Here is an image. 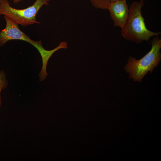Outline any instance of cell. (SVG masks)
<instances>
[{"instance_id":"8992f818","label":"cell","mask_w":161,"mask_h":161,"mask_svg":"<svg viewBox=\"0 0 161 161\" xmlns=\"http://www.w3.org/2000/svg\"><path fill=\"white\" fill-rule=\"evenodd\" d=\"M67 48V43L66 41L61 42L58 46L52 50H49L45 49L42 46V43L38 46L36 49L40 54L42 61V69L39 74L40 81H44L48 75L47 72L48 62L54 53L59 49H66Z\"/></svg>"},{"instance_id":"7a4b0ae2","label":"cell","mask_w":161,"mask_h":161,"mask_svg":"<svg viewBox=\"0 0 161 161\" xmlns=\"http://www.w3.org/2000/svg\"><path fill=\"white\" fill-rule=\"evenodd\" d=\"M151 44V50L140 59L137 60L132 56L129 58L124 69L129 74V78L134 81L141 82L145 75L148 72H152L161 60V39L158 36H154Z\"/></svg>"},{"instance_id":"9c48e42d","label":"cell","mask_w":161,"mask_h":161,"mask_svg":"<svg viewBox=\"0 0 161 161\" xmlns=\"http://www.w3.org/2000/svg\"><path fill=\"white\" fill-rule=\"evenodd\" d=\"M23 0H13V1L15 4H16Z\"/></svg>"},{"instance_id":"5b68a950","label":"cell","mask_w":161,"mask_h":161,"mask_svg":"<svg viewBox=\"0 0 161 161\" xmlns=\"http://www.w3.org/2000/svg\"><path fill=\"white\" fill-rule=\"evenodd\" d=\"M107 9L114 22V26L122 29L125 24L129 15V8L126 1L110 2Z\"/></svg>"},{"instance_id":"277c9868","label":"cell","mask_w":161,"mask_h":161,"mask_svg":"<svg viewBox=\"0 0 161 161\" xmlns=\"http://www.w3.org/2000/svg\"><path fill=\"white\" fill-rule=\"evenodd\" d=\"M6 22L5 28L0 31V47L4 46L8 41L18 40L27 42L34 47L37 41L31 39L29 37L21 31L19 24L9 17L4 16Z\"/></svg>"},{"instance_id":"52a82bcc","label":"cell","mask_w":161,"mask_h":161,"mask_svg":"<svg viewBox=\"0 0 161 161\" xmlns=\"http://www.w3.org/2000/svg\"><path fill=\"white\" fill-rule=\"evenodd\" d=\"M92 5L96 8L107 10L110 0H90Z\"/></svg>"},{"instance_id":"6da1fadb","label":"cell","mask_w":161,"mask_h":161,"mask_svg":"<svg viewBox=\"0 0 161 161\" xmlns=\"http://www.w3.org/2000/svg\"><path fill=\"white\" fill-rule=\"evenodd\" d=\"M144 4V1L140 0L133 2L130 6L128 19L120 31L121 35L127 40L139 44L161 34L160 32L151 31L146 27L141 12Z\"/></svg>"},{"instance_id":"ba28073f","label":"cell","mask_w":161,"mask_h":161,"mask_svg":"<svg viewBox=\"0 0 161 161\" xmlns=\"http://www.w3.org/2000/svg\"><path fill=\"white\" fill-rule=\"evenodd\" d=\"M8 84L6 74L3 70H0V108L2 104L1 93L2 90L7 88Z\"/></svg>"},{"instance_id":"30bf717a","label":"cell","mask_w":161,"mask_h":161,"mask_svg":"<svg viewBox=\"0 0 161 161\" xmlns=\"http://www.w3.org/2000/svg\"><path fill=\"white\" fill-rule=\"evenodd\" d=\"M111 2H114L118 1H126L127 0H110Z\"/></svg>"},{"instance_id":"8fae6325","label":"cell","mask_w":161,"mask_h":161,"mask_svg":"<svg viewBox=\"0 0 161 161\" xmlns=\"http://www.w3.org/2000/svg\"><path fill=\"white\" fill-rule=\"evenodd\" d=\"M140 0L144 1H145V0Z\"/></svg>"},{"instance_id":"3957f363","label":"cell","mask_w":161,"mask_h":161,"mask_svg":"<svg viewBox=\"0 0 161 161\" xmlns=\"http://www.w3.org/2000/svg\"><path fill=\"white\" fill-rule=\"evenodd\" d=\"M49 0H36L33 4L27 8L19 9L14 8L7 0H0V15L10 18L23 27L34 24H40L36 16L43 5H48Z\"/></svg>"}]
</instances>
